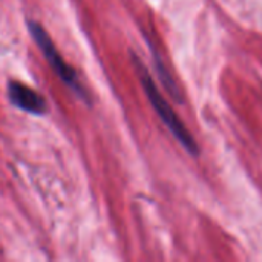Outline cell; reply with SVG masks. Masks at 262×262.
Returning <instances> with one entry per match:
<instances>
[{
	"instance_id": "6da1fadb",
	"label": "cell",
	"mask_w": 262,
	"mask_h": 262,
	"mask_svg": "<svg viewBox=\"0 0 262 262\" xmlns=\"http://www.w3.org/2000/svg\"><path fill=\"white\" fill-rule=\"evenodd\" d=\"M132 60H134V64H135V69H137V74L140 77V81L144 88V92L152 104V107L155 109V112L158 114L160 120L166 124V127L169 129V132L177 138V141L187 150V154L193 155V157H198L200 154V146L196 144V141L193 140L192 134L186 129L184 123L180 120V117L175 114V111L172 109V106L167 103V100L163 97V94L158 91L154 78L150 77L149 71L146 69L144 63L137 57V55H132Z\"/></svg>"
},
{
	"instance_id": "7a4b0ae2",
	"label": "cell",
	"mask_w": 262,
	"mask_h": 262,
	"mask_svg": "<svg viewBox=\"0 0 262 262\" xmlns=\"http://www.w3.org/2000/svg\"><path fill=\"white\" fill-rule=\"evenodd\" d=\"M28 28H29V32L35 41V45L40 48V51L43 52L45 58L48 60L49 66L52 68V71L57 74V77L75 94L78 95L83 101H86L88 104H91V95L88 92V89L84 88V84L81 83L78 74L75 72V69L61 57V54L58 52L55 43L52 41L51 35L45 31V28L38 23V21H34V20H29L28 21Z\"/></svg>"
},
{
	"instance_id": "3957f363",
	"label": "cell",
	"mask_w": 262,
	"mask_h": 262,
	"mask_svg": "<svg viewBox=\"0 0 262 262\" xmlns=\"http://www.w3.org/2000/svg\"><path fill=\"white\" fill-rule=\"evenodd\" d=\"M8 98L15 107L32 115H45L48 112V103L45 97L21 81H8Z\"/></svg>"
},
{
	"instance_id": "277c9868",
	"label": "cell",
	"mask_w": 262,
	"mask_h": 262,
	"mask_svg": "<svg viewBox=\"0 0 262 262\" xmlns=\"http://www.w3.org/2000/svg\"><path fill=\"white\" fill-rule=\"evenodd\" d=\"M149 45H150V43H149ZM150 49H152V55H154V61H155V69H157V72H158V77H160L163 86L166 88V91L170 94V97H172L175 101L183 103L181 92H180V89H178L175 80H173L172 75L169 74V71H167L166 64H164V61L161 60V57H160V54L157 52V49L152 48V45H150Z\"/></svg>"
}]
</instances>
